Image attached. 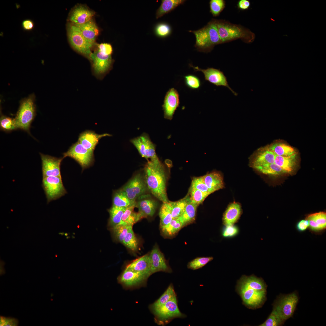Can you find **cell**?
I'll return each mask as SVG.
<instances>
[{"mask_svg": "<svg viewBox=\"0 0 326 326\" xmlns=\"http://www.w3.org/2000/svg\"><path fill=\"white\" fill-rule=\"evenodd\" d=\"M113 202V206L125 208L136 205V202L134 203L131 201L122 189L116 191L114 193Z\"/></svg>", "mask_w": 326, "mask_h": 326, "instance_id": "cell-32", "label": "cell"}, {"mask_svg": "<svg viewBox=\"0 0 326 326\" xmlns=\"http://www.w3.org/2000/svg\"><path fill=\"white\" fill-rule=\"evenodd\" d=\"M125 269L140 272L150 276L151 275L150 254H145L134 260L127 264Z\"/></svg>", "mask_w": 326, "mask_h": 326, "instance_id": "cell-21", "label": "cell"}, {"mask_svg": "<svg viewBox=\"0 0 326 326\" xmlns=\"http://www.w3.org/2000/svg\"><path fill=\"white\" fill-rule=\"evenodd\" d=\"M67 32L69 42L72 47L78 53L89 58L93 44L88 40L78 28L71 22L67 24Z\"/></svg>", "mask_w": 326, "mask_h": 326, "instance_id": "cell-6", "label": "cell"}, {"mask_svg": "<svg viewBox=\"0 0 326 326\" xmlns=\"http://www.w3.org/2000/svg\"><path fill=\"white\" fill-rule=\"evenodd\" d=\"M185 1L184 0H162L161 4L156 11V18L158 19L168 13Z\"/></svg>", "mask_w": 326, "mask_h": 326, "instance_id": "cell-27", "label": "cell"}, {"mask_svg": "<svg viewBox=\"0 0 326 326\" xmlns=\"http://www.w3.org/2000/svg\"><path fill=\"white\" fill-rule=\"evenodd\" d=\"M176 296L174 286L171 284L160 297L150 305L151 310L152 311L162 306Z\"/></svg>", "mask_w": 326, "mask_h": 326, "instance_id": "cell-33", "label": "cell"}, {"mask_svg": "<svg viewBox=\"0 0 326 326\" xmlns=\"http://www.w3.org/2000/svg\"><path fill=\"white\" fill-rule=\"evenodd\" d=\"M73 24L78 28L83 36L94 44L98 35L99 30L92 19L83 24Z\"/></svg>", "mask_w": 326, "mask_h": 326, "instance_id": "cell-23", "label": "cell"}, {"mask_svg": "<svg viewBox=\"0 0 326 326\" xmlns=\"http://www.w3.org/2000/svg\"><path fill=\"white\" fill-rule=\"evenodd\" d=\"M210 191L213 192L223 188L224 186L222 175L216 171L213 172L202 176Z\"/></svg>", "mask_w": 326, "mask_h": 326, "instance_id": "cell-24", "label": "cell"}, {"mask_svg": "<svg viewBox=\"0 0 326 326\" xmlns=\"http://www.w3.org/2000/svg\"><path fill=\"white\" fill-rule=\"evenodd\" d=\"M190 66L192 67L195 71H201L204 75L205 80L217 86H223L227 88L235 96L238 94L229 85L227 77L224 73L220 69L213 68H208L206 69H201L198 66L195 67L191 64Z\"/></svg>", "mask_w": 326, "mask_h": 326, "instance_id": "cell-14", "label": "cell"}, {"mask_svg": "<svg viewBox=\"0 0 326 326\" xmlns=\"http://www.w3.org/2000/svg\"><path fill=\"white\" fill-rule=\"evenodd\" d=\"M89 58L92 62L94 75L98 79H102L110 70L113 60L111 55H107L98 50L91 53Z\"/></svg>", "mask_w": 326, "mask_h": 326, "instance_id": "cell-10", "label": "cell"}, {"mask_svg": "<svg viewBox=\"0 0 326 326\" xmlns=\"http://www.w3.org/2000/svg\"><path fill=\"white\" fill-rule=\"evenodd\" d=\"M159 216L160 227L167 225L172 221L171 210L168 202L163 203L160 209Z\"/></svg>", "mask_w": 326, "mask_h": 326, "instance_id": "cell-38", "label": "cell"}, {"mask_svg": "<svg viewBox=\"0 0 326 326\" xmlns=\"http://www.w3.org/2000/svg\"><path fill=\"white\" fill-rule=\"evenodd\" d=\"M215 21L222 43L238 39L250 43L254 40V34L247 28L223 20L215 19Z\"/></svg>", "mask_w": 326, "mask_h": 326, "instance_id": "cell-3", "label": "cell"}, {"mask_svg": "<svg viewBox=\"0 0 326 326\" xmlns=\"http://www.w3.org/2000/svg\"><path fill=\"white\" fill-rule=\"evenodd\" d=\"M296 153L287 156L275 155L274 163L289 173L293 170L296 164Z\"/></svg>", "mask_w": 326, "mask_h": 326, "instance_id": "cell-29", "label": "cell"}, {"mask_svg": "<svg viewBox=\"0 0 326 326\" xmlns=\"http://www.w3.org/2000/svg\"><path fill=\"white\" fill-rule=\"evenodd\" d=\"M42 161L43 178L48 176L61 177L60 165L63 158H57L40 153Z\"/></svg>", "mask_w": 326, "mask_h": 326, "instance_id": "cell-15", "label": "cell"}, {"mask_svg": "<svg viewBox=\"0 0 326 326\" xmlns=\"http://www.w3.org/2000/svg\"><path fill=\"white\" fill-rule=\"evenodd\" d=\"M179 104V95L177 91L173 88L170 89L165 95L162 105L164 118L171 120Z\"/></svg>", "mask_w": 326, "mask_h": 326, "instance_id": "cell-16", "label": "cell"}, {"mask_svg": "<svg viewBox=\"0 0 326 326\" xmlns=\"http://www.w3.org/2000/svg\"><path fill=\"white\" fill-rule=\"evenodd\" d=\"M254 168L263 174L267 175H279L289 173L275 163L257 166Z\"/></svg>", "mask_w": 326, "mask_h": 326, "instance_id": "cell-34", "label": "cell"}, {"mask_svg": "<svg viewBox=\"0 0 326 326\" xmlns=\"http://www.w3.org/2000/svg\"><path fill=\"white\" fill-rule=\"evenodd\" d=\"M190 199L192 203L199 205L209 195L200 190L190 187Z\"/></svg>", "mask_w": 326, "mask_h": 326, "instance_id": "cell-42", "label": "cell"}, {"mask_svg": "<svg viewBox=\"0 0 326 326\" xmlns=\"http://www.w3.org/2000/svg\"><path fill=\"white\" fill-rule=\"evenodd\" d=\"M34 100L32 95L21 102L14 118L16 129H21L30 133L31 124L36 115Z\"/></svg>", "mask_w": 326, "mask_h": 326, "instance_id": "cell-4", "label": "cell"}, {"mask_svg": "<svg viewBox=\"0 0 326 326\" xmlns=\"http://www.w3.org/2000/svg\"><path fill=\"white\" fill-rule=\"evenodd\" d=\"M22 25L24 30L30 31L32 30L34 28V24L33 21L31 20L27 19L23 21Z\"/></svg>", "mask_w": 326, "mask_h": 326, "instance_id": "cell-56", "label": "cell"}, {"mask_svg": "<svg viewBox=\"0 0 326 326\" xmlns=\"http://www.w3.org/2000/svg\"><path fill=\"white\" fill-rule=\"evenodd\" d=\"M213 259L212 257H198L189 262L187 267L189 269L196 270L203 267Z\"/></svg>", "mask_w": 326, "mask_h": 326, "instance_id": "cell-46", "label": "cell"}, {"mask_svg": "<svg viewBox=\"0 0 326 326\" xmlns=\"http://www.w3.org/2000/svg\"><path fill=\"white\" fill-rule=\"evenodd\" d=\"M309 226L310 229L314 231H319L322 230L320 227L315 222L312 220H308Z\"/></svg>", "mask_w": 326, "mask_h": 326, "instance_id": "cell-58", "label": "cell"}, {"mask_svg": "<svg viewBox=\"0 0 326 326\" xmlns=\"http://www.w3.org/2000/svg\"><path fill=\"white\" fill-rule=\"evenodd\" d=\"M198 206L191 202L189 197L183 213L178 217L182 223L183 227L195 220Z\"/></svg>", "mask_w": 326, "mask_h": 326, "instance_id": "cell-26", "label": "cell"}, {"mask_svg": "<svg viewBox=\"0 0 326 326\" xmlns=\"http://www.w3.org/2000/svg\"><path fill=\"white\" fill-rule=\"evenodd\" d=\"M136 205L126 208L122 216L120 222L118 224L132 226L139 220L137 213L134 212Z\"/></svg>", "mask_w": 326, "mask_h": 326, "instance_id": "cell-37", "label": "cell"}, {"mask_svg": "<svg viewBox=\"0 0 326 326\" xmlns=\"http://www.w3.org/2000/svg\"><path fill=\"white\" fill-rule=\"evenodd\" d=\"M130 142L136 148L141 156L146 159L145 146L140 136L132 139Z\"/></svg>", "mask_w": 326, "mask_h": 326, "instance_id": "cell-51", "label": "cell"}, {"mask_svg": "<svg viewBox=\"0 0 326 326\" xmlns=\"http://www.w3.org/2000/svg\"><path fill=\"white\" fill-rule=\"evenodd\" d=\"M18 321L15 318L0 317V326H15L18 325Z\"/></svg>", "mask_w": 326, "mask_h": 326, "instance_id": "cell-52", "label": "cell"}, {"mask_svg": "<svg viewBox=\"0 0 326 326\" xmlns=\"http://www.w3.org/2000/svg\"><path fill=\"white\" fill-rule=\"evenodd\" d=\"M95 13L86 6L78 5L70 11L68 20L69 22L73 24H82L92 19Z\"/></svg>", "mask_w": 326, "mask_h": 326, "instance_id": "cell-18", "label": "cell"}, {"mask_svg": "<svg viewBox=\"0 0 326 326\" xmlns=\"http://www.w3.org/2000/svg\"><path fill=\"white\" fill-rule=\"evenodd\" d=\"M100 52L107 55H111L113 49L111 44L108 43H102L99 45L97 49Z\"/></svg>", "mask_w": 326, "mask_h": 326, "instance_id": "cell-54", "label": "cell"}, {"mask_svg": "<svg viewBox=\"0 0 326 326\" xmlns=\"http://www.w3.org/2000/svg\"><path fill=\"white\" fill-rule=\"evenodd\" d=\"M126 208L112 206L109 210L110 223L113 227L120 222L122 216Z\"/></svg>", "mask_w": 326, "mask_h": 326, "instance_id": "cell-39", "label": "cell"}, {"mask_svg": "<svg viewBox=\"0 0 326 326\" xmlns=\"http://www.w3.org/2000/svg\"><path fill=\"white\" fill-rule=\"evenodd\" d=\"M190 187L199 190L209 195L212 193L204 183L202 176L193 178L192 180Z\"/></svg>", "mask_w": 326, "mask_h": 326, "instance_id": "cell-49", "label": "cell"}, {"mask_svg": "<svg viewBox=\"0 0 326 326\" xmlns=\"http://www.w3.org/2000/svg\"><path fill=\"white\" fill-rule=\"evenodd\" d=\"M267 146L275 155L278 156H287L296 153L292 147L283 143L275 142Z\"/></svg>", "mask_w": 326, "mask_h": 326, "instance_id": "cell-30", "label": "cell"}, {"mask_svg": "<svg viewBox=\"0 0 326 326\" xmlns=\"http://www.w3.org/2000/svg\"><path fill=\"white\" fill-rule=\"evenodd\" d=\"M150 273L151 274L162 271L168 273L172 272L163 254L157 245L155 246L150 254Z\"/></svg>", "mask_w": 326, "mask_h": 326, "instance_id": "cell-17", "label": "cell"}, {"mask_svg": "<svg viewBox=\"0 0 326 326\" xmlns=\"http://www.w3.org/2000/svg\"><path fill=\"white\" fill-rule=\"evenodd\" d=\"M147 189L145 180L139 173L133 177L121 189L131 201L135 203L137 198L145 194Z\"/></svg>", "mask_w": 326, "mask_h": 326, "instance_id": "cell-12", "label": "cell"}, {"mask_svg": "<svg viewBox=\"0 0 326 326\" xmlns=\"http://www.w3.org/2000/svg\"><path fill=\"white\" fill-rule=\"evenodd\" d=\"M149 276L139 272L125 269L117 278L118 283L126 288H133L144 286Z\"/></svg>", "mask_w": 326, "mask_h": 326, "instance_id": "cell-13", "label": "cell"}, {"mask_svg": "<svg viewBox=\"0 0 326 326\" xmlns=\"http://www.w3.org/2000/svg\"><path fill=\"white\" fill-rule=\"evenodd\" d=\"M144 144L146 154V159H149L153 162L158 163L160 161L157 156L155 152V145L151 141L149 136L144 133L140 136Z\"/></svg>", "mask_w": 326, "mask_h": 326, "instance_id": "cell-31", "label": "cell"}, {"mask_svg": "<svg viewBox=\"0 0 326 326\" xmlns=\"http://www.w3.org/2000/svg\"><path fill=\"white\" fill-rule=\"evenodd\" d=\"M189 199V196H187L184 198L176 201H168V202L171 208L173 219L178 218L181 215L184 210Z\"/></svg>", "mask_w": 326, "mask_h": 326, "instance_id": "cell-35", "label": "cell"}, {"mask_svg": "<svg viewBox=\"0 0 326 326\" xmlns=\"http://www.w3.org/2000/svg\"><path fill=\"white\" fill-rule=\"evenodd\" d=\"M189 31L195 35L196 39L195 46L199 51L205 53L210 52L216 45L222 43L215 19H213L199 30Z\"/></svg>", "mask_w": 326, "mask_h": 326, "instance_id": "cell-2", "label": "cell"}, {"mask_svg": "<svg viewBox=\"0 0 326 326\" xmlns=\"http://www.w3.org/2000/svg\"><path fill=\"white\" fill-rule=\"evenodd\" d=\"M110 136L108 133L99 134L94 131L87 130L80 134L78 141L86 149L94 151L101 139Z\"/></svg>", "mask_w": 326, "mask_h": 326, "instance_id": "cell-20", "label": "cell"}, {"mask_svg": "<svg viewBox=\"0 0 326 326\" xmlns=\"http://www.w3.org/2000/svg\"><path fill=\"white\" fill-rule=\"evenodd\" d=\"M94 151L86 149L78 141L73 144L66 152L63 153V158L68 157L73 158L83 170L93 163Z\"/></svg>", "mask_w": 326, "mask_h": 326, "instance_id": "cell-7", "label": "cell"}, {"mask_svg": "<svg viewBox=\"0 0 326 326\" xmlns=\"http://www.w3.org/2000/svg\"><path fill=\"white\" fill-rule=\"evenodd\" d=\"M155 322L158 325H164L177 318H184L185 315L180 311L177 305V296L162 306L152 311Z\"/></svg>", "mask_w": 326, "mask_h": 326, "instance_id": "cell-5", "label": "cell"}, {"mask_svg": "<svg viewBox=\"0 0 326 326\" xmlns=\"http://www.w3.org/2000/svg\"><path fill=\"white\" fill-rule=\"evenodd\" d=\"M306 219L314 221L320 227L322 230L326 228V213L324 212H319L310 214L307 216Z\"/></svg>", "mask_w": 326, "mask_h": 326, "instance_id": "cell-41", "label": "cell"}, {"mask_svg": "<svg viewBox=\"0 0 326 326\" xmlns=\"http://www.w3.org/2000/svg\"><path fill=\"white\" fill-rule=\"evenodd\" d=\"M309 225V222L308 220H302L298 222L296 225V228L299 231L303 232L307 229Z\"/></svg>", "mask_w": 326, "mask_h": 326, "instance_id": "cell-55", "label": "cell"}, {"mask_svg": "<svg viewBox=\"0 0 326 326\" xmlns=\"http://www.w3.org/2000/svg\"><path fill=\"white\" fill-rule=\"evenodd\" d=\"M298 301V297L295 293L283 296L275 303L273 309L284 321L292 315Z\"/></svg>", "mask_w": 326, "mask_h": 326, "instance_id": "cell-11", "label": "cell"}, {"mask_svg": "<svg viewBox=\"0 0 326 326\" xmlns=\"http://www.w3.org/2000/svg\"><path fill=\"white\" fill-rule=\"evenodd\" d=\"M223 232V235L225 237H232L236 235L238 232L237 228L232 225L226 226Z\"/></svg>", "mask_w": 326, "mask_h": 326, "instance_id": "cell-53", "label": "cell"}, {"mask_svg": "<svg viewBox=\"0 0 326 326\" xmlns=\"http://www.w3.org/2000/svg\"><path fill=\"white\" fill-rule=\"evenodd\" d=\"M241 212V207L238 203L234 202L231 203L223 215L224 224L226 226L233 225L239 218Z\"/></svg>", "mask_w": 326, "mask_h": 326, "instance_id": "cell-25", "label": "cell"}, {"mask_svg": "<svg viewBox=\"0 0 326 326\" xmlns=\"http://www.w3.org/2000/svg\"><path fill=\"white\" fill-rule=\"evenodd\" d=\"M210 11L214 17L218 16L225 7L223 0H211L209 2Z\"/></svg>", "mask_w": 326, "mask_h": 326, "instance_id": "cell-44", "label": "cell"}, {"mask_svg": "<svg viewBox=\"0 0 326 326\" xmlns=\"http://www.w3.org/2000/svg\"><path fill=\"white\" fill-rule=\"evenodd\" d=\"M0 127L2 130L6 132L16 129L14 119L2 116L0 120Z\"/></svg>", "mask_w": 326, "mask_h": 326, "instance_id": "cell-45", "label": "cell"}, {"mask_svg": "<svg viewBox=\"0 0 326 326\" xmlns=\"http://www.w3.org/2000/svg\"><path fill=\"white\" fill-rule=\"evenodd\" d=\"M155 31L156 35L158 37H165L169 36L171 32L170 26L165 23H160L155 26Z\"/></svg>", "mask_w": 326, "mask_h": 326, "instance_id": "cell-50", "label": "cell"}, {"mask_svg": "<svg viewBox=\"0 0 326 326\" xmlns=\"http://www.w3.org/2000/svg\"><path fill=\"white\" fill-rule=\"evenodd\" d=\"M133 226L118 224L113 227V231L115 237L120 242H122L129 230Z\"/></svg>", "mask_w": 326, "mask_h": 326, "instance_id": "cell-43", "label": "cell"}, {"mask_svg": "<svg viewBox=\"0 0 326 326\" xmlns=\"http://www.w3.org/2000/svg\"><path fill=\"white\" fill-rule=\"evenodd\" d=\"M42 187L48 203L60 198L67 193L63 184L62 177L48 176L43 177Z\"/></svg>", "mask_w": 326, "mask_h": 326, "instance_id": "cell-8", "label": "cell"}, {"mask_svg": "<svg viewBox=\"0 0 326 326\" xmlns=\"http://www.w3.org/2000/svg\"><path fill=\"white\" fill-rule=\"evenodd\" d=\"M237 289L244 303L249 308L259 307L263 303L266 291H260L238 282Z\"/></svg>", "mask_w": 326, "mask_h": 326, "instance_id": "cell-9", "label": "cell"}, {"mask_svg": "<svg viewBox=\"0 0 326 326\" xmlns=\"http://www.w3.org/2000/svg\"><path fill=\"white\" fill-rule=\"evenodd\" d=\"M160 227L164 235L167 236H171L178 232L183 228V226L181 221L178 217L173 219L169 224Z\"/></svg>", "mask_w": 326, "mask_h": 326, "instance_id": "cell-36", "label": "cell"}, {"mask_svg": "<svg viewBox=\"0 0 326 326\" xmlns=\"http://www.w3.org/2000/svg\"><path fill=\"white\" fill-rule=\"evenodd\" d=\"M122 243L132 251H135L137 250L139 245L138 240L134 234L133 228L127 233Z\"/></svg>", "mask_w": 326, "mask_h": 326, "instance_id": "cell-40", "label": "cell"}, {"mask_svg": "<svg viewBox=\"0 0 326 326\" xmlns=\"http://www.w3.org/2000/svg\"><path fill=\"white\" fill-rule=\"evenodd\" d=\"M238 283L257 290L266 291V286L264 282L262 279L254 276H243Z\"/></svg>", "mask_w": 326, "mask_h": 326, "instance_id": "cell-28", "label": "cell"}, {"mask_svg": "<svg viewBox=\"0 0 326 326\" xmlns=\"http://www.w3.org/2000/svg\"><path fill=\"white\" fill-rule=\"evenodd\" d=\"M284 321L276 310L273 309L266 321L260 326H277L282 324Z\"/></svg>", "mask_w": 326, "mask_h": 326, "instance_id": "cell-47", "label": "cell"}, {"mask_svg": "<svg viewBox=\"0 0 326 326\" xmlns=\"http://www.w3.org/2000/svg\"><path fill=\"white\" fill-rule=\"evenodd\" d=\"M144 172L145 181L149 191L163 203L168 202L165 172L161 162L149 161L145 165Z\"/></svg>", "mask_w": 326, "mask_h": 326, "instance_id": "cell-1", "label": "cell"}, {"mask_svg": "<svg viewBox=\"0 0 326 326\" xmlns=\"http://www.w3.org/2000/svg\"><path fill=\"white\" fill-rule=\"evenodd\" d=\"M185 85L188 88L195 90L199 88L201 83L200 78L197 76L192 74H188L184 77Z\"/></svg>", "mask_w": 326, "mask_h": 326, "instance_id": "cell-48", "label": "cell"}, {"mask_svg": "<svg viewBox=\"0 0 326 326\" xmlns=\"http://www.w3.org/2000/svg\"><path fill=\"white\" fill-rule=\"evenodd\" d=\"M250 5V3L248 0H240L237 4L238 8L241 10H244L248 9Z\"/></svg>", "mask_w": 326, "mask_h": 326, "instance_id": "cell-57", "label": "cell"}, {"mask_svg": "<svg viewBox=\"0 0 326 326\" xmlns=\"http://www.w3.org/2000/svg\"><path fill=\"white\" fill-rule=\"evenodd\" d=\"M275 155L266 146L258 149L253 155L250 161V165L254 168L275 163Z\"/></svg>", "mask_w": 326, "mask_h": 326, "instance_id": "cell-19", "label": "cell"}, {"mask_svg": "<svg viewBox=\"0 0 326 326\" xmlns=\"http://www.w3.org/2000/svg\"><path fill=\"white\" fill-rule=\"evenodd\" d=\"M157 203L151 199L142 200L136 202V207L138 209L137 213L139 220L143 218L152 217L157 208Z\"/></svg>", "mask_w": 326, "mask_h": 326, "instance_id": "cell-22", "label": "cell"}]
</instances>
